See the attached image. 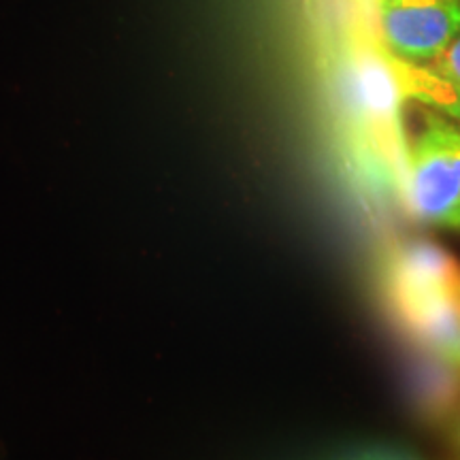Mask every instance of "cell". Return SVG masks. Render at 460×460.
Returning a JSON list of instances; mask_svg holds the SVG:
<instances>
[{"label": "cell", "instance_id": "cell-1", "mask_svg": "<svg viewBox=\"0 0 460 460\" xmlns=\"http://www.w3.org/2000/svg\"><path fill=\"white\" fill-rule=\"evenodd\" d=\"M405 192L416 220L460 234V126L446 111L420 109L407 143Z\"/></svg>", "mask_w": 460, "mask_h": 460}, {"label": "cell", "instance_id": "cell-2", "mask_svg": "<svg viewBox=\"0 0 460 460\" xmlns=\"http://www.w3.org/2000/svg\"><path fill=\"white\" fill-rule=\"evenodd\" d=\"M390 54L410 66L441 56L460 32V0H377Z\"/></svg>", "mask_w": 460, "mask_h": 460}, {"label": "cell", "instance_id": "cell-3", "mask_svg": "<svg viewBox=\"0 0 460 460\" xmlns=\"http://www.w3.org/2000/svg\"><path fill=\"white\" fill-rule=\"evenodd\" d=\"M420 68H424L430 77H435L441 85H446L460 101V32L447 45L444 54L437 56L435 60L427 62V65H422Z\"/></svg>", "mask_w": 460, "mask_h": 460}, {"label": "cell", "instance_id": "cell-4", "mask_svg": "<svg viewBox=\"0 0 460 460\" xmlns=\"http://www.w3.org/2000/svg\"><path fill=\"white\" fill-rule=\"evenodd\" d=\"M450 358L456 362V365L460 367V332L456 335V339H454V343H452V348H450Z\"/></svg>", "mask_w": 460, "mask_h": 460}, {"label": "cell", "instance_id": "cell-5", "mask_svg": "<svg viewBox=\"0 0 460 460\" xmlns=\"http://www.w3.org/2000/svg\"><path fill=\"white\" fill-rule=\"evenodd\" d=\"M458 444H460V435H458Z\"/></svg>", "mask_w": 460, "mask_h": 460}, {"label": "cell", "instance_id": "cell-6", "mask_svg": "<svg viewBox=\"0 0 460 460\" xmlns=\"http://www.w3.org/2000/svg\"><path fill=\"white\" fill-rule=\"evenodd\" d=\"M458 301H460V295H458Z\"/></svg>", "mask_w": 460, "mask_h": 460}]
</instances>
